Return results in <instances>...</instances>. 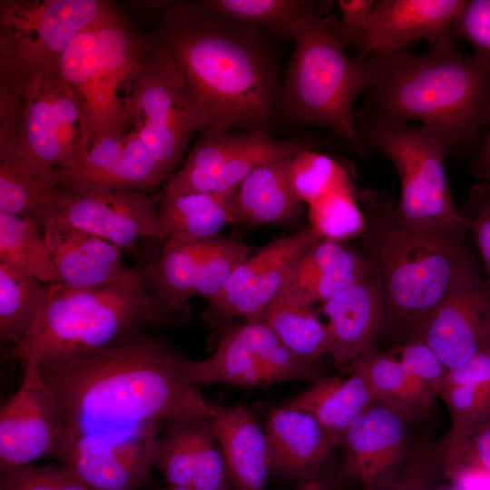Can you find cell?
Listing matches in <instances>:
<instances>
[{"label":"cell","mask_w":490,"mask_h":490,"mask_svg":"<svg viewBox=\"0 0 490 490\" xmlns=\"http://www.w3.org/2000/svg\"><path fill=\"white\" fill-rule=\"evenodd\" d=\"M188 359L141 330L98 352L38 369L62 407V435H127L168 421L212 417L217 405L191 380Z\"/></svg>","instance_id":"6da1fadb"},{"label":"cell","mask_w":490,"mask_h":490,"mask_svg":"<svg viewBox=\"0 0 490 490\" xmlns=\"http://www.w3.org/2000/svg\"><path fill=\"white\" fill-rule=\"evenodd\" d=\"M156 34L181 72L202 130L266 133L280 110L281 86L258 28L230 22L201 1L172 2Z\"/></svg>","instance_id":"7a4b0ae2"},{"label":"cell","mask_w":490,"mask_h":490,"mask_svg":"<svg viewBox=\"0 0 490 490\" xmlns=\"http://www.w3.org/2000/svg\"><path fill=\"white\" fill-rule=\"evenodd\" d=\"M363 58L369 91L365 110L420 122L443 137L453 155L479 151L490 121V68L461 52L454 39L423 54L403 49Z\"/></svg>","instance_id":"3957f363"},{"label":"cell","mask_w":490,"mask_h":490,"mask_svg":"<svg viewBox=\"0 0 490 490\" xmlns=\"http://www.w3.org/2000/svg\"><path fill=\"white\" fill-rule=\"evenodd\" d=\"M358 201L364 259L385 308L383 334L400 345L478 267L466 240L404 222L387 193L365 189Z\"/></svg>","instance_id":"277c9868"},{"label":"cell","mask_w":490,"mask_h":490,"mask_svg":"<svg viewBox=\"0 0 490 490\" xmlns=\"http://www.w3.org/2000/svg\"><path fill=\"white\" fill-rule=\"evenodd\" d=\"M177 320L152 297L141 271L122 281L72 289L49 284L25 337L11 349L24 367L57 365L103 350L142 330Z\"/></svg>","instance_id":"5b68a950"},{"label":"cell","mask_w":490,"mask_h":490,"mask_svg":"<svg viewBox=\"0 0 490 490\" xmlns=\"http://www.w3.org/2000/svg\"><path fill=\"white\" fill-rule=\"evenodd\" d=\"M326 13L312 12L299 24L280 89V110L298 123L329 130L365 158L369 152L356 131L353 103L368 87L366 63L346 53L323 18Z\"/></svg>","instance_id":"8992f818"},{"label":"cell","mask_w":490,"mask_h":490,"mask_svg":"<svg viewBox=\"0 0 490 490\" xmlns=\"http://www.w3.org/2000/svg\"><path fill=\"white\" fill-rule=\"evenodd\" d=\"M358 138L368 152L386 155L401 181L395 211L404 222L437 234L466 240L467 229L454 204L445 162L453 156L443 137L420 124L412 126L372 113H355Z\"/></svg>","instance_id":"52a82bcc"},{"label":"cell","mask_w":490,"mask_h":490,"mask_svg":"<svg viewBox=\"0 0 490 490\" xmlns=\"http://www.w3.org/2000/svg\"><path fill=\"white\" fill-rule=\"evenodd\" d=\"M113 5L103 0H1L0 87L24 100L77 34Z\"/></svg>","instance_id":"ba28073f"},{"label":"cell","mask_w":490,"mask_h":490,"mask_svg":"<svg viewBox=\"0 0 490 490\" xmlns=\"http://www.w3.org/2000/svg\"><path fill=\"white\" fill-rule=\"evenodd\" d=\"M133 130L165 179L175 172L187 143L201 123L184 79L164 41L155 33L125 101Z\"/></svg>","instance_id":"9c48e42d"},{"label":"cell","mask_w":490,"mask_h":490,"mask_svg":"<svg viewBox=\"0 0 490 490\" xmlns=\"http://www.w3.org/2000/svg\"><path fill=\"white\" fill-rule=\"evenodd\" d=\"M187 372L199 387L222 384L267 388L289 380L312 383L320 378L314 363L293 354L260 319L229 327L211 357L188 359Z\"/></svg>","instance_id":"30bf717a"},{"label":"cell","mask_w":490,"mask_h":490,"mask_svg":"<svg viewBox=\"0 0 490 490\" xmlns=\"http://www.w3.org/2000/svg\"><path fill=\"white\" fill-rule=\"evenodd\" d=\"M96 28L97 59L89 108L93 144L130 130L125 101L152 40V35L138 34L114 5Z\"/></svg>","instance_id":"8fae6325"},{"label":"cell","mask_w":490,"mask_h":490,"mask_svg":"<svg viewBox=\"0 0 490 490\" xmlns=\"http://www.w3.org/2000/svg\"><path fill=\"white\" fill-rule=\"evenodd\" d=\"M162 426L127 435L63 434L53 456L93 490H135L150 479L152 448Z\"/></svg>","instance_id":"7c38bea8"},{"label":"cell","mask_w":490,"mask_h":490,"mask_svg":"<svg viewBox=\"0 0 490 490\" xmlns=\"http://www.w3.org/2000/svg\"><path fill=\"white\" fill-rule=\"evenodd\" d=\"M320 239L309 227L265 245L240 264L209 300L207 322L221 327L234 317L246 320L259 317L279 294L299 259Z\"/></svg>","instance_id":"4fadbf2b"},{"label":"cell","mask_w":490,"mask_h":490,"mask_svg":"<svg viewBox=\"0 0 490 490\" xmlns=\"http://www.w3.org/2000/svg\"><path fill=\"white\" fill-rule=\"evenodd\" d=\"M64 423L60 402L38 368L25 366L18 389L0 407V475L53 456Z\"/></svg>","instance_id":"5bb4252c"},{"label":"cell","mask_w":490,"mask_h":490,"mask_svg":"<svg viewBox=\"0 0 490 490\" xmlns=\"http://www.w3.org/2000/svg\"><path fill=\"white\" fill-rule=\"evenodd\" d=\"M408 338L426 343L447 369L490 348V285L479 269L462 280Z\"/></svg>","instance_id":"9a60e30c"},{"label":"cell","mask_w":490,"mask_h":490,"mask_svg":"<svg viewBox=\"0 0 490 490\" xmlns=\"http://www.w3.org/2000/svg\"><path fill=\"white\" fill-rule=\"evenodd\" d=\"M160 199L146 192L122 190L86 193L61 190L53 220L135 254L140 238L155 237Z\"/></svg>","instance_id":"2e32d148"},{"label":"cell","mask_w":490,"mask_h":490,"mask_svg":"<svg viewBox=\"0 0 490 490\" xmlns=\"http://www.w3.org/2000/svg\"><path fill=\"white\" fill-rule=\"evenodd\" d=\"M62 191L86 193L122 190L150 193L165 180L132 129L96 141L79 162L55 170Z\"/></svg>","instance_id":"e0dca14e"},{"label":"cell","mask_w":490,"mask_h":490,"mask_svg":"<svg viewBox=\"0 0 490 490\" xmlns=\"http://www.w3.org/2000/svg\"><path fill=\"white\" fill-rule=\"evenodd\" d=\"M408 421L374 401L348 427L342 447V476L369 486L398 472L413 455Z\"/></svg>","instance_id":"ac0fdd59"},{"label":"cell","mask_w":490,"mask_h":490,"mask_svg":"<svg viewBox=\"0 0 490 490\" xmlns=\"http://www.w3.org/2000/svg\"><path fill=\"white\" fill-rule=\"evenodd\" d=\"M464 4L465 0L376 1L354 46L357 56L403 50L422 40L434 45L451 38Z\"/></svg>","instance_id":"d6986e66"},{"label":"cell","mask_w":490,"mask_h":490,"mask_svg":"<svg viewBox=\"0 0 490 490\" xmlns=\"http://www.w3.org/2000/svg\"><path fill=\"white\" fill-rule=\"evenodd\" d=\"M328 352L338 366H347L374 348L383 334L385 308L380 291L368 274L359 281L322 303Z\"/></svg>","instance_id":"ffe728a7"},{"label":"cell","mask_w":490,"mask_h":490,"mask_svg":"<svg viewBox=\"0 0 490 490\" xmlns=\"http://www.w3.org/2000/svg\"><path fill=\"white\" fill-rule=\"evenodd\" d=\"M44 235L60 277V284L72 289L108 285L132 277L136 270L122 260L115 244L52 220Z\"/></svg>","instance_id":"44dd1931"},{"label":"cell","mask_w":490,"mask_h":490,"mask_svg":"<svg viewBox=\"0 0 490 490\" xmlns=\"http://www.w3.org/2000/svg\"><path fill=\"white\" fill-rule=\"evenodd\" d=\"M264 432L272 474L299 481L322 468L335 447L310 413L288 404L270 410Z\"/></svg>","instance_id":"7402d4cb"},{"label":"cell","mask_w":490,"mask_h":490,"mask_svg":"<svg viewBox=\"0 0 490 490\" xmlns=\"http://www.w3.org/2000/svg\"><path fill=\"white\" fill-rule=\"evenodd\" d=\"M325 141H277L255 132L243 144L232 150L214 168L201 173L173 172L165 191L170 193H214L236 188L258 168L281 161L307 149H317Z\"/></svg>","instance_id":"603a6c76"},{"label":"cell","mask_w":490,"mask_h":490,"mask_svg":"<svg viewBox=\"0 0 490 490\" xmlns=\"http://www.w3.org/2000/svg\"><path fill=\"white\" fill-rule=\"evenodd\" d=\"M211 427L233 490H265L271 461L264 429L256 419L240 406H217Z\"/></svg>","instance_id":"cb8c5ba5"},{"label":"cell","mask_w":490,"mask_h":490,"mask_svg":"<svg viewBox=\"0 0 490 490\" xmlns=\"http://www.w3.org/2000/svg\"><path fill=\"white\" fill-rule=\"evenodd\" d=\"M60 194L54 169L19 150L0 152V213L28 218L44 232Z\"/></svg>","instance_id":"d4e9b609"},{"label":"cell","mask_w":490,"mask_h":490,"mask_svg":"<svg viewBox=\"0 0 490 490\" xmlns=\"http://www.w3.org/2000/svg\"><path fill=\"white\" fill-rule=\"evenodd\" d=\"M211 238H170L160 258L141 271L152 297L177 321L190 317L197 269Z\"/></svg>","instance_id":"484cf974"},{"label":"cell","mask_w":490,"mask_h":490,"mask_svg":"<svg viewBox=\"0 0 490 490\" xmlns=\"http://www.w3.org/2000/svg\"><path fill=\"white\" fill-rule=\"evenodd\" d=\"M348 377H320L286 404L310 413L333 446H341L350 425L375 401L364 376L348 369Z\"/></svg>","instance_id":"4316f807"},{"label":"cell","mask_w":490,"mask_h":490,"mask_svg":"<svg viewBox=\"0 0 490 490\" xmlns=\"http://www.w3.org/2000/svg\"><path fill=\"white\" fill-rule=\"evenodd\" d=\"M289 158L258 168L240 183L232 206V223L275 224L298 214L301 202L289 183Z\"/></svg>","instance_id":"83f0119b"},{"label":"cell","mask_w":490,"mask_h":490,"mask_svg":"<svg viewBox=\"0 0 490 490\" xmlns=\"http://www.w3.org/2000/svg\"><path fill=\"white\" fill-rule=\"evenodd\" d=\"M237 188L214 193H170L161 197L156 214L159 240L173 237L205 239L232 223Z\"/></svg>","instance_id":"f1b7e54d"},{"label":"cell","mask_w":490,"mask_h":490,"mask_svg":"<svg viewBox=\"0 0 490 490\" xmlns=\"http://www.w3.org/2000/svg\"><path fill=\"white\" fill-rule=\"evenodd\" d=\"M346 367L364 376L376 401L408 422L426 416L436 397L413 378L394 349L378 351L374 347Z\"/></svg>","instance_id":"f546056e"},{"label":"cell","mask_w":490,"mask_h":490,"mask_svg":"<svg viewBox=\"0 0 490 490\" xmlns=\"http://www.w3.org/2000/svg\"><path fill=\"white\" fill-rule=\"evenodd\" d=\"M438 396L450 413L451 438L466 436L490 416V348L448 369Z\"/></svg>","instance_id":"4dcf8cb0"},{"label":"cell","mask_w":490,"mask_h":490,"mask_svg":"<svg viewBox=\"0 0 490 490\" xmlns=\"http://www.w3.org/2000/svg\"><path fill=\"white\" fill-rule=\"evenodd\" d=\"M152 448V465L163 476L166 485L193 487L201 472L211 418L162 424Z\"/></svg>","instance_id":"1f68e13d"},{"label":"cell","mask_w":490,"mask_h":490,"mask_svg":"<svg viewBox=\"0 0 490 490\" xmlns=\"http://www.w3.org/2000/svg\"><path fill=\"white\" fill-rule=\"evenodd\" d=\"M253 319L265 322L283 345L303 360L315 364L328 352L326 325L320 321L312 306L299 301L284 288Z\"/></svg>","instance_id":"d6a6232c"},{"label":"cell","mask_w":490,"mask_h":490,"mask_svg":"<svg viewBox=\"0 0 490 490\" xmlns=\"http://www.w3.org/2000/svg\"><path fill=\"white\" fill-rule=\"evenodd\" d=\"M201 4L223 18L240 24L267 29L286 37L296 34L301 20L309 14L329 11L331 1L304 0H204Z\"/></svg>","instance_id":"836d02e7"},{"label":"cell","mask_w":490,"mask_h":490,"mask_svg":"<svg viewBox=\"0 0 490 490\" xmlns=\"http://www.w3.org/2000/svg\"><path fill=\"white\" fill-rule=\"evenodd\" d=\"M0 263L44 283H60L44 232L28 218L0 213Z\"/></svg>","instance_id":"e575fe53"},{"label":"cell","mask_w":490,"mask_h":490,"mask_svg":"<svg viewBox=\"0 0 490 490\" xmlns=\"http://www.w3.org/2000/svg\"><path fill=\"white\" fill-rule=\"evenodd\" d=\"M49 291V284L0 263V338L13 346L28 333Z\"/></svg>","instance_id":"d590c367"},{"label":"cell","mask_w":490,"mask_h":490,"mask_svg":"<svg viewBox=\"0 0 490 490\" xmlns=\"http://www.w3.org/2000/svg\"><path fill=\"white\" fill-rule=\"evenodd\" d=\"M17 143L41 164L54 170L65 165L44 77L24 96Z\"/></svg>","instance_id":"8d00e7d4"},{"label":"cell","mask_w":490,"mask_h":490,"mask_svg":"<svg viewBox=\"0 0 490 490\" xmlns=\"http://www.w3.org/2000/svg\"><path fill=\"white\" fill-rule=\"evenodd\" d=\"M56 65L44 74V80L53 106L64 166H69L86 156L93 145V131L81 102L60 77Z\"/></svg>","instance_id":"74e56055"},{"label":"cell","mask_w":490,"mask_h":490,"mask_svg":"<svg viewBox=\"0 0 490 490\" xmlns=\"http://www.w3.org/2000/svg\"><path fill=\"white\" fill-rule=\"evenodd\" d=\"M289 179L297 199L308 205L351 183L348 169L317 149L303 150L289 158Z\"/></svg>","instance_id":"f35d334b"},{"label":"cell","mask_w":490,"mask_h":490,"mask_svg":"<svg viewBox=\"0 0 490 490\" xmlns=\"http://www.w3.org/2000/svg\"><path fill=\"white\" fill-rule=\"evenodd\" d=\"M309 207L310 228L323 239L345 241L360 237L365 229V219L352 183L341 186Z\"/></svg>","instance_id":"ab89813d"},{"label":"cell","mask_w":490,"mask_h":490,"mask_svg":"<svg viewBox=\"0 0 490 490\" xmlns=\"http://www.w3.org/2000/svg\"><path fill=\"white\" fill-rule=\"evenodd\" d=\"M252 250L237 237H212L197 269L193 295L208 301L216 296Z\"/></svg>","instance_id":"60d3db41"},{"label":"cell","mask_w":490,"mask_h":490,"mask_svg":"<svg viewBox=\"0 0 490 490\" xmlns=\"http://www.w3.org/2000/svg\"><path fill=\"white\" fill-rule=\"evenodd\" d=\"M368 268L345 241L320 239L299 259L289 275L294 277L315 273H355L367 275Z\"/></svg>","instance_id":"b9f144b4"},{"label":"cell","mask_w":490,"mask_h":490,"mask_svg":"<svg viewBox=\"0 0 490 490\" xmlns=\"http://www.w3.org/2000/svg\"><path fill=\"white\" fill-rule=\"evenodd\" d=\"M444 479L440 443L433 448L414 452L396 474L362 490H433Z\"/></svg>","instance_id":"7bdbcfd3"},{"label":"cell","mask_w":490,"mask_h":490,"mask_svg":"<svg viewBox=\"0 0 490 490\" xmlns=\"http://www.w3.org/2000/svg\"><path fill=\"white\" fill-rule=\"evenodd\" d=\"M0 490H93L71 468L60 463L47 466L32 464L0 475Z\"/></svg>","instance_id":"ee69618b"},{"label":"cell","mask_w":490,"mask_h":490,"mask_svg":"<svg viewBox=\"0 0 490 490\" xmlns=\"http://www.w3.org/2000/svg\"><path fill=\"white\" fill-rule=\"evenodd\" d=\"M450 36L462 38L475 48L474 56L490 68V0H465Z\"/></svg>","instance_id":"f6af8a7d"},{"label":"cell","mask_w":490,"mask_h":490,"mask_svg":"<svg viewBox=\"0 0 490 490\" xmlns=\"http://www.w3.org/2000/svg\"><path fill=\"white\" fill-rule=\"evenodd\" d=\"M413 378L426 390L438 396L447 368L437 354L424 341L408 338L394 348Z\"/></svg>","instance_id":"bcb514c9"},{"label":"cell","mask_w":490,"mask_h":490,"mask_svg":"<svg viewBox=\"0 0 490 490\" xmlns=\"http://www.w3.org/2000/svg\"><path fill=\"white\" fill-rule=\"evenodd\" d=\"M459 214L467 231L473 234L482 258L485 279L490 285V181H480L471 188Z\"/></svg>","instance_id":"7dc6e473"},{"label":"cell","mask_w":490,"mask_h":490,"mask_svg":"<svg viewBox=\"0 0 490 490\" xmlns=\"http://www.w3.org/2000/svg\"><path fill=\"white\" fill-rule=\"evenodd\" d=\"M365 276L355 273H315L299 277L289 275L283 288L299 301L312 306L315 303H324Z\"/></svg>","instance_id":"c3c4849f"},{"label":"cell","mask_w":490,"mask_h":490,"mask_svg":"<svg viewBox=\"0 0 490 490\" xmlns=\"http://www.w3.org/2000/svg\"><path fill=\"white\" fill-rule=\"evenodd\" d=\"M444 479L456 490H490V468L446 450L440 443Z\"/></svg>","instance_id":"681fc988"},{"label":"cell","mask_w":490,"mask_h":490,"mask_svg":"<svg viewBox=\"0 0 490 490\" xmlns=\"http://www.w3.org/2000/svg\"><path fill=\"white\" fill-rule=\"evenodd\" d=\"M375 0H338L341 20L327 18L335 36L346 49L354 46L374 6Z\"/></svg>","instance_id":"f907efd6"},{"label":"cell","mask_w":490,"mask_h":490,"mask_svg":"<svg viewBox=\"0 0 490 490\" xmlns=\"http://www.w3.org/2000/svg\"><path fill=\"white\" fill-rule=\"evenodd\" d=\"M442 443L446 450L490 468V416L466 436H446Z\"/></svg>","instance_id":"816d5d0a"},{"label":"cell","mask_w":490,"mask_h":490,"mask_svg":"<svg viewBox=\"0 0 490 490\" xmlns=\"http://www.w3.org/2000/svg\"><path fill=\"white\" fill-rule=\"evenodd\" d=\"M346 481L347 479L342 476L340 469L336 473H331L326 471L323 466L299 480L294 490H343Z\"/></svg>","instance_id":"f5cc1de1"},{"label":"cell","mask_w":490,"mask_h":490,"mask_svg":"<svg viewBox=\"0 0 490 490\" xmlns=\"http://www.w3.org/2000/svg\"><path fill=\"white\" fill-rule=\"evenodd\" d=\"M472 173L482 181H490V121L489 131L484 144L471 163Z\"/></svg>","instance_id":"db71d44e"},{"label":"cell","mask_w":490,"mask_h":490,"mask_svg":"<svg viewBox=\"0 0 490 490\" xmlns=\"http://www.w3.org/2000/svg\"><path fill=\"white\" fill-rule=\"evenodd\" d=\"M159 490H202V489H198V488H193V487H179V486L166 485L162 488H160Z\"/></svg>","instance_id":"11a10c76"},{"label":"cell","mask_w":490,"mask_h":490,"mask_svg":"<svg viewBox=\"0 0 490 490\" xmlns=\"http://www.w3.org/2000/svg\"><path fill=\"white\" fill-rule=\"evenodd\" d=\"M433 490H456L452 485L449 486H436Z\"/></svg>","instance_id":"9f6ffc18"}]
</instances>
